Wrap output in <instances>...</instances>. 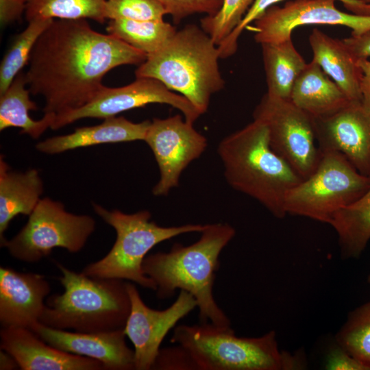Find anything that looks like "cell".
I'll return each instance as SVG.
<instances>
[{"mask_svg":"<svg viewBox=\"0 0 370 370\" xmlns=\"http://www.w3.org/2000/svg\"><path fill=\"white\" fill-rule=\"evenodd\" d=\"M147 57L95 31L86 19H53L32 51L25 77L30 93L43 98L44 114L56 117L92 100L112 69L140 64Z\"/></svg>","mask_w":370,"mask_h":370,"instance_id":"6da1fadb","label":"cell"},{"mask_svg":"<svg viewBox=\"0 0 370 370\" xmlns=\"http://www.w3.org/2000/svg\"><path fill=\"white\" fill-rule=\"evenodd\" d=\"M194 243H175L167 252L147 255L143 262V273L156 286V296L171 297L177 289L195 299L200 323L230 327V320L217 304L213 287L219 269V256L236 234L228 223L206 224Z\"/></svg>","mask_w":370,"mask_h":370,"instance_id":"7a4b0ae2","label":"cell"},{"mask_svg":"<svg viewBox=\"0 0 370 370\" xmlns=\"http://www.w3.org/2000/svg\"><path fill=\"white\" fill-rule=\"evenodd\" d=\"M217 153L228 184L284 218L287 192L302 179L271 148L264 123L254 119L219 143Z\"/></svg>","mask_w":370,"mask_h":370,"instance_id":"3957f363","label":"cell"},{"mask_svg":"<svg viewBox=\"0 0 370 370\" xmlns=\"http://www.w3.org/2000/svg\"><path fill=\"white\" fill-rule=\"evenodd\" d=\"M218 45L201 27L188 24L158 51L147 56L136 77H150L180 92L204 114L212 95L225 86Z\"/></svg>","mask_w":370,"mask_h":370,"instance_id":"277c9868","label":"cell"},{"mask_svg":"<svg viewBox=\"0 0 370 370\" xmlns=\"http://www.w3.org/2000/svg\"><path fill=\"white\" fill-rule=\"evenodd\" d=\"M62 273V294L46 299L39 322L79 332H101L123 329L131 308L124 280L90 277L56 262Z\"/></svg>","mask_w":370,"mask_h":370,"instance_id":"5b68a950","label":"cell"},{"mask_svg":"<svg viewBox=\"0 0 370 370\" xmlns=\"http://www.w3.org/2000/svg\"><path fill=\"white\" fill-rule=\"evenodd\" d=\"M172 343L185 347L199 370H292L305 367L300 355L279 349L271 330L255 338L238 337L230 327L200 323L175 328Z\"/></svg>","mask_w":370,"mask_h":370,"instance_id":"8992f818","label":"cell"},{"mask_svg":"<svg viewBox=\"0 0 370 370\" xmlns=\"http://www.w3.org/2000/svg\"><path fill=\"white\" fill-rule=\"evenodd\" d=\"M95 212L116 234L109 252L99 260L88 264L82 273L88 276L130 280L143 288L156 290L154 282L143 271V262L158 244L181 234L201 232V224L163 227L151 220L147 210L127 214L119 210H108L93 204Z\"/></svg>","mask_w":370,"mask_h":370,"instance_id":"52a82bcc","label":"cell"},{"mask_svg":"<svg viewBox=\"0 0 370 370\" xmlns=\"http://www.w3.org/2000/svg\"><path fill=\"white\" fill-rule=\"evenodd\" d=\"M319 151L314 172L287 192L284 210L330 225L338 211L368 190L370 177L361 174L341 153Z\"/></svg>","mask_w":370,"mask_h":370,"instance_id":"ba28073f","label":"cell"},{"mask_svg":"<svg viewBox=\"0 0 370 370\" xmlns=\"http://www.w3.org/2000/svg\"><path fill=\"white\" fill-rule=\"evenodd\" d=\"M95 229L94 219L67 212L62 203L41 199L21 231L1 247L15 259L36 263L61 247L79 251Z\"/></svg>","mask_w":370,"mask_h":370,"instance_id":"9c48e42d","label":"cell"},{"mask_svg":"<svg viewBox=\"0 0 370 370\" xmlns=\"http://www.w3.org/2000/svg\"><path fill=\"white\" fill-rule=\"evenodd\" d=\"M254 119L267 126L271 148L302 179L315 170L320 151L315 145L312 117L291 100L265 94L256 107Z\"/></svg>","mask_w":370,"mask_h":370,"instance_id":"30bf717a","label":"cell"},{"mask_svg":"<svg viewBox=\"0 0 370 370\" xmlns=\"http://www.w3.org/2000/svg\"><path fill=\"white\" fill-rule=\"evenodd\" d=\"M151 103L171 106L180 110L185 120L193 124L201 115L186 97L171 90L161 82L150 77H136L135 81L124 86H103L86 105L56 116L51 129L58 130L82 119L104 120Z\"/></svg>","mask_w":370,"mask_h":370,"instance_id":"8fae6325","label":"cell"},{"mask_svg":"<svg viewBox=\"0 0 370 370\" xmlns=\"http://www.w3.org/2000/svg\"><path fill=\"white\" fill-rule=\"evenodd\" d=\"M144 141L151 149L160 171L153 195L166 196L179 185L186 168L199 158L208 146L206 138L182 115L153 119Z\"/></svg>","mask_w":370,"mask_h":370,"instance_id":"7c38bea8","label":"cell"},{"mask_svg":"<svg viewBox=\"0 0 370 370\" xmlns=\"http://www.w3.org/2000/svg\"><path fill=\"white\" fill-rule=\"evenodd\" d=\"M336 0H292L283 6L272 5L254 23L256 42H278L291 38L293 31L307 25H342L352 36L370 30V14L347 13L335 5Z\"/></svg>","mask_w":370,"mask_h":370,"instance_id":"4fadbf2b","label":"cell"},{"mask_svg":"<svg viewBox=\"0 0 370 370\" xmlns=\"http://www.w3.org/2000/svg\"><path fill=\"white\" fill-rule=\"evenodd\" d=\"M127 288L131 308L123 330L134 345V369L150 370L164 337L197 304L192 295L180 291L170 306L154 310L145 304L134 284L127 282Z\"/></svg>","mask_w":370,"mask_h":370,"instance_id":"5bb4252c","label":"cell"},{"mask_svg":"<svg viewBox=\"0 0 370 370\" xmlns=\"http://www.w3.org/2000/svg\"><path fill=\"white\" fill-rule=\"evenodd\" d=\"M312 117L319 150L341 153L370 177V113L362 101H350L332 114Z\"/></svg>","mask_w":370,"mask_h":370,"instance_id":"9a60e30c","label":"cell"},{"mask_svg":"<svg viewBox=\"0 0 370 370\" xmlns=\"http://www.w3.org/2000/svg\"><path fill=\"white\" fill-rule=\"evenodd\" d=\"M30 330L51 346L97 360L106 369H134V352L126 343L123 329L101 332H70L38 322Z\"/></svg>","mask_w":370,"mask_h":370,"instance_id":"2e32d148","label":"cell"},{"mask_svg":"<svg viewBox=\"0 0 370 370\" xmlns=\"http://www.w3.org/2000/svg\"><path fill=\"white\" fill-rule=\"evenodd\" d=\"M51 291L43 275L0 267V323L2 328L31 329L39 322Z\"/></svg>","mask_w":370,"mask_h":370,"instance_id":"e0dca14e","label":"cell"},{"mask_svg":"<svg viewBox=\"0 0 370 370\" xmlns=\"http://www.w3.org/2000/svg\"><path fill=\"white\" fill-rule=\"evenodd\" d=\"M1 349L10 354L22 370H103L99 361L57 349L32 330L21 327L2 328Z\"/></svg>","mask_w":370,"mask_h":370,"instance_id":"ac0fdd59","label":"cell"},{"mask_svg":"<svg viewBox=\"0 0 370 370\" xmlns=\"http://www.w3.org/2000/svg\"><path fill=\"white\" fill-rule=\"evenodd\" d=\"M150 123L149 120L134 123L123 116L110 117L100 124L47 138L38 143L36 148L42 153L56 154L99 144L144 140Z\"/></svg>","mask_w":370,"mask_h":370,"instance_id":"d6986e66","label":"cell"},{"mask_svg":"<svg viewBox=\"0 0 370 370\" xmlns=\"http://www.w3.org/2000/svg\"><path fill=\"white\" fill-rule=\"evenodd\" d=\"M313 58L340 87L349 101H362V71L358 60L343 40L334 38L318 29L309 36Z\"/></svg>","mask_w":370,"mask_h":370,"instance_id":"ffe728a7","label":"cell"},{"mask_svg":"<svg viewBox=\"0 0 370 370\" xmlns=\"http://www.w3.org/2000/svg\"><path fill=\"white\" fill-rule=\"evenodd\" d=\"M43 193V182L37 169L16 172L2 156L0 158V242L6 241L4 232L18 214L29 215Z\"/></svg>","mask_w":370,"mask_h":370,"instance_id":"44dd1931","label":"cell"},{"mask_svg":"<svg viewBox=\"0 0 370 370\" xmlns=\"http://www.w3.org/2000/svg\"><path fill=\"white\" fill-rule=\"evenodd\" d=\"M291 101L314 117L332 114L350 101L313 60L306 64L296 79Z\"/></svg>","mask_w":370,"mask_h":370,"instance_id":"7402d4cb","label":"cell"},{"mask_svg":"<svg viewBox=\"0 0 370 370\" xmlns=\"http://www.w3.org/2000/svg\"><path fill=\"white\" fill-rule=\"evenodd\" d=\"M269 95L291 100L293 84L306 62L292 38L260 44Z\"/></svg>","mask_w":370,"mask_h":370,"instance_id":"603a6c76","label":"cell"},{"mask_svg":"<svg viewBox=\"0 0 370 370\" xmlns=\"http://www.w3.org/2000/svg\"><path fill=\"white\" fill-rule=\"evenodd\" d=\"M26 86L25 74L21 72L0 95V130L18 127L21 134L36 139L51 127L56 116L44 114L42 119L36 121L30 116L29 111L37 110L38 106L30 99V92Z\"/></svg>","mask_w":370,"mask_h":370,"instance_id":"cb8c5ba5","label":"cell"},{"mask_svg":"<svg viewBox=\"0 0 370 370\" xmlns=\"http://www.w3.org/2000/svg\"><path fill=\"white\" fill-rule=\"evenodd\" d=\"M330 225L337 233L343 257L358 258L370 239V187L356 201L338 211Z\"/></svg>","mask_w":370,"mask_h":370,"instance_id":"d4e9b609","label":"cell"},{"mask_svg":"<svg viewBox=\"0 0 370 370\" xmlns=\"http://www.w3.org/2000/svg\"><path fill=\"white\" fill-rule=\"evenodd\" d=\"M108 34L120 39L147 56L160 49L177 32L175 26L163 20H110Z\"/></svg>","mask_w":370,"mask_h":370,"instance_id":"484cf974","label":"cell"},{"mask_svg":"<svg viewBox=\"0 0 370 370\" xmlns=\"http://www.w3.org/2000/svg\"><path fill=\"white\" fill-rule=\"evenodd\" d=\"M107 0H27L25 16L34 18L91 19L100 23L106 20Z\"/></svg>","mask_w":370,"mask_h":370,"instance_id":"4316f807","label":"cell"},{"mask_svg":"<svg viewBox=\"0 0 370 370\" xmlns=\"http://www.w3.org/2000/svg\"><path fill=\"white\" fill-rule=\"evenodd\" d=\"M53 19L34 18L17 34L0 64V95L10 86L14 78L27 65L32 51L40 35Z\"/></svg>","mask_w":370,"mask_h":370,"instance_id":"83f0119b","label":"cell"},{"mask_svg":"<svg viewBox=\"0 0 370 370\" xmlns=\"http://www.w3.org/2000/svg\"><path fill=\"white\" fill-rule=\"evenodd\" d=\"M338 345L370 370V301L350 312L336 336Z\"/></svg>","mask_w":370,"mask_h":370,"instance_id":"f1b7e54d","label":"cell"},{"mask_svg":"<svg viewBox=\"0 0 370 370\" xmlns=\"http://www.w3.org/2000/svg\"><path fill=\"white\" fill-rule=\"evenodd\" d=\"M254 0H223L214 14L200 20V27L219 45L238 25Z\"/></svg>","mask_w":370,"mask_h":370,"instance_id":"f546056e","label":"cell"},{"mask_svg":"<svg viewBox=\"0 0 370 370\" xmlns=\"http://www.w3.org/2000/svg\"><path fill=\"white\" fill-rule=\"evenodd\" d=\"M282 0H254L245 16L232 32L218 46L221 58L232 56L238 47V39L243 31L258 18L269 8ZM353 13L365 14L370 12V4L361 0H336Z\"/></svg>","mask_w":370,"mask_h":370,"instance_id":"4dcf8cb0","label":"cell"},{"mask_svg":"<svg viewBox=\"0 0 370 370\" xmlns=\"http://www.w3.org/2000/svg\"><path fill=\"white\" fill-rule=\"evenodd\" d=\"M168 14L157 0H107L104 16L109 20L157 21Z\"/></svg>","mask_w":370,"mask_h":370,"instance_id":"1f68e13d","label":"cell"},{"mask_svg":"<svg viewBox=\"0 0 370 370\" xmlns=\"http://www.w3.org/2000/svg\"><path fill=\"white\" fill-rule=\"evenodd\" d=\"M171 15L175 23L195 14H215L223 0H157Z\"/></svg>","mask_w":370,"mask_h":370,"instance_id":"d6a6232c","label":"cell"},{"mask_svg":"<svg viewBox=\"0 0 370 370\" xmlns=\"http://www.w3.org/2000/svg\"><path fill=\"white\" fill-rule=\"evenodd\" d=\"M151 369L155 370H199L190 354L183 346L160 348Z\"/></svg>","mask_w":370,"mask_h":370,"instance_id":"836d02e7","label":"cell"},{"mask_svg":"<svg viewBox=\"0 0 370 370\" xmlns=\"http://www.w3.org/2000/svg\"><path fill=\"white\" fill-rule=\"evenodd\" d=\"M325 369L329 370H367L363 365L339 345L334 348L328 354Z\"/></svg>","mask_w":370,"mask_h":370,"instance_id":"e575fe53","label":"cell"},{"mask_svg":"<svg viewBox=\"0 0 370 370\" xmlns=\"http://www.w3.org/2000/svg\"><path fill=\"white\" fill-rule=\"evenodd\" d=\"M27 0H0V21L2 26L20 19L25 11Z\"/></svg>","mask_w":370,"mask_h":370,"instance_id":"d590c367","label":"cell"},{"mask_svg":"<svg viewBox=\"0 0 370 370\" xmlns=\"http://www.w3.org/2000/svg\"><path fill=\"white\" fill-rule=\"evenodd\" d=\"M353 56L358 60L370 57V30L343 40Z\"/></svg>","mask_w":370,"mask_h":370,"instance_id":"8d00e7d4","label":"cell"},{"mask_svg":"<svg viewBox=\"0 0 370 370\" xmlns=\"http://www.w3.org/2000/svg\"><path fill=\"white\" fill-rule=\"evenodd\" d=\"M358 64L362 71L360 79V92L362 103L364 108L370 113V60L360 59Z\"/></svg>","mask_w":370,"mask_h":370,"instance_id":"74e56055","label":"cell"},{"mask_svg":"<svg viewBox=\"0 0 370 370\" xmlns=\"http://www.w3.org/2000/svg\"><path fill=\"white\" fill-rule=\"evenodd\" d=\"M19 367L16 360L8 352L3 349L0 352V369L11 370Z\"/></svg>","mask_w":370,"mask_h":370,"instance_id":"f35d334b","label":"cell"},{"mask_svg":"<svg viewBox=\"0 0 370 370\" xmlns=\"http://www.w3.org/2000/svg\"><path fill=\"white\" fill-rule=\"evenodd\" d=\"M367 3H369L370 4V0H361Z\"/></svg>","mask_w":370,"mask_h":370,"instance_id":"ab89813d","label":"cell"},{"mask_svg":"<svg viewBox=\"0 0 370 370\" xmlns=\"http://www.w3.org/2000/svg\"><path fill=\"white\" fill-rule=\"evenodd\" d=\"M367 282H369V284H370V275L368 276L367 278Z\"/></svg>","mask_w":370,"mask_h":370,"instance_id":"60d3db41","label":"cell"}]
</instances>
